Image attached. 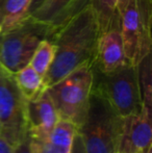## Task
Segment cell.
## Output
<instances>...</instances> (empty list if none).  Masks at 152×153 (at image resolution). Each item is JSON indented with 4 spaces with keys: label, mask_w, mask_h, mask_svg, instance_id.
Here are the masks:
<instances>
[{
    "label": "cell",
    "mask_w": 152,
    "mask_h": 153,
    "mask_svg": "<svg viewBox=\"0 0 152 153\" xmlns=\"http://www.w3.org/2000/svg\"><path fill=\"white\" fill-rule=\"evenodd\" d=\"M151 111L143 107L139 113L122 118L119 153H141L151 146Z\"/></svg>",
    "instance_id": "cell-8"
},
{
    "label": "cell",
    "mask_w": 152,
    "mask_h": 153,
    "mask_svg": "<svg viewBox=\"0 0 152 153\" xmlns=\"http://www.w3.org/2000/svg\"><path fill=\"white\" fill-rule=\"evenodd\" d=\"M26 99L20 92L14 74L0 73V126L1 135L16 147L27 134Z\"/></svg>",
    "instance_id": "cell-7"
},
{
    "label": "cell",
    "mask_w": 152,
    "mask_h": 153,
    "mask_svg": "<svg viewBox=\"0 0 152 153\" xmlns=\"http://www.w3.org/2000/svg\"><path fill=\"white\" fill-rule=\"evenodd\" d=\"M2 72H7V71H6L5 69H4L3 67H2V65L0 64V73H2Z\"/></svg>",
    "instance_id": "cell-24"
},
{
    "label": "cell",
    "mask_w": 152,
    "mask_h": 153,
    "mask_svg": "<svg viewBox=\"0 0 152 153\" xmlns=\"http://www.w3.org/2000/svg\"><path fill=\"white\" fill-rule=\"evenodd\" d=\"M122 118L105 98L92 91L85 122L77 129L87 153H117Z\"/></svg>",
    "instance_id": "cell-2"
},
{
    "label": "cell",
    "mask_w": 152,
    "mask_h": 153,
    "mask_svg": "<svg viewBox=\"0 0 152 153\" xmlns=\"http://www.w3.org/2000/svg\"><path fill=\"white\" fill-rule=\"evenodd\" d=\"M90 1L91 0H72V2L69 4V6L62 13L61 16L53 23V29L56 31V29H59L62 25L65 24L69 19H71L73 16H75L77 13H79L81 10H83L87 4H90Z\"/></svg>",
    "instance_id": "cell-18"
},
{
    "label": "cell",
    "mask_w": 152,
    "mask_h": 153,
    "mask_svg": "<svg viewBox=\"0 0 152 153\" xmlns=\"http://www.w3.org/2000/svg\"><path fill=\"white\" fill-rule=\"evenodd\" d=\"M141 153H152V146H150V147L147 148L145 151H143V152H141Z\"/></svg>",
    "instance_id": "cell-23"
},
{
    "label": "cell",
    "mask_w": 152,
    "mask_h": 153,
    "mask_svg": "<svg viewBox=\"0 0 152 153\" xmlns=\"http://www.w3.org/2000/svg\"><path fill=\"white\" fill-rule=\"evenodd\" d=\"M118 0H91L90 5L96 15L100 33L108 30L117 18Z\"/></svg>",
    "instance_id": "cell-16"
},
{
    "label": "cell",
    "mask_w": 152,
    "mask_h": 153,
    "mask_svg": "<svg viewBox=\"0 0 152 153\" xmlns=\"http://www.w3.org/2000/svg\"><path fill=\"white\" fill-rule=\"evenodd\" d=\"M15 153H31L30 151V137L27 133L25 137L15 147Z\"/></svg>",
    "instance_id": "cell-19"
},
{
    "label": "cell",
    "mask_w": 152,
    "mask_h": 153,
    "mask_svg": "<svg viewBox=\"0 0 152 153\" xmlns=\"http://www.w3.org/2000/svg\"><path fill=\"white\" fill-rule=\"evenodd\" d=\"M126 64L129 62L124 52L123 39L117 16L112 26L100 33L93 67L101 73H110Z\"/></svg>",
    "instance_id": "cell-9"
},
{
    "label": "cell",
    "mask_w": 152,
    "mask_h": 153,
    "mask_svg": "<svg viewBox=\"0 0 152 153\" xmlns=\"http://www.w3.org/2000/svg\"><path fill=\"white\" fill-rule=\"evenodd\" d=\"M76 133L73 124L59 120L52 132L44 140L30 139L31 153H71L72 143Z\"/></svg>",
    "instance_id": "cell-11"
},
{
    "label": "cell",
    "mask_w": 152,
    "mask_h": 153,
    "mask_svg": "<svg viewBox=\"0 0 152 153\" xmlns=\"http://www.w3.org/2000/svg\"><path fill=\"white\" fill-rule=\"evenodd\" d=\"M0 153H15V147H13L1 134H0Z\"/></svg>",
    "instance_id": "cell-21"
},
{
    "label": "cell",
    "mask_w": 152,
    "mask_h": 153,
    "mask_svg": "<svg viewBox=\"0 0 152 153\" xmlns=\"http://www.w3.org/2000/svg\"><path fill=\"white\" fill-rule=\"evenodd\" d=\"M14 78L26 101L36 99L46 90L43 76L29 64L15 73Z\"/></svg>",
    "instance_id": "cell-13"
},
{
    "label": "cell",
    "mask_w": 152,
    "mask_h": 153,
    "mask_svg": "<svg viewBox=\"0 0 152 153\" xmlns=\"http://www.w3.org/2000/svg\"><path fill=\"white\" fill-rule=\"evenodd\" d=\"M117 153H119V152H117Z\"/></svg>",
    "instance_id": "cell-27"
},
{
    "label": "cell",
    "mask_w": 152,
    "mask_h": 153,
    "mask_svg": "<svg viewBox=\"0 0 152 153\" xmlns=\"http://www.w3.org/2000/svg\"><path fill=\"white\" fill-rule=\"evenodd\" d=\"M55 45L49 39L42 41L33 52L29 65L43 77L49 70L55 55Z\"/></svg>",
    "instance_id": "cell-15"
},
{
    "label": "cell",
    "mask_w": 152,
    "mask_h": 153,
    "mask_svg": "<svg viewBox=\"0 0 152 153\" xmlns=\"http://www.w3.org/2000/svg\"><path fill=\"white\" fill-rule=\"evenodd\" d=\"M0 134H1V126H0Z\"/></svg>",
    "instance_id": "cell-25"
},
{
    "label": "cell",
    "mask_w": 152,
    "mask_h": 153,
    "mask_svg": "<svg viewBox=\"0 0 152 153\" xmlns=\"http://www.w3.org/2000/svg\"><path fill=\"white\" fill-rule=\"evenodd\" d=\"M93 85V65H85L47 88L59 120L73 124L76 130L87 117Z\"/></svg>",
    "instance_id": "cell-3"
},
{
    "label": "cell",
    "mask_w": 152,
    "mask_h": 153,
    "mask_svg": "<svg viewBox=\"0 0 152 153\" xmlns=\"http://www.w3.org/2000/svg\"><path fill=\"white\" fill-rule=\"evenodd\" d=\"M93 90L104 97L121 118L136 114L143 108L136 66L126 64L110 73L94 69Z\"/></svg>",
    "instance_id": "cell-6"
},
{
    "label": "cell",
    "mask_w": 152,
    "mask_h": 153,
    "mask_svg": "<svg viewBox=\"0 0 152 153\" xmlns=\"http://www.w3.org/2000/svg\"><path fill=\"white\" fill-rule=\"evenodd\" d=\"M99 36V25L90 4L56 29L51 38L56 48L54 59L43 77L46 89L79 67L94 65Z\"/></svg>",
    "instance_id": "cell-1"
},
{
    "label": "cell",
    "mask_w": 152,
    "mask_h": 153,
    "mask_svg": "<svg viewBox=\"0 0 152 153\" xmlns=\"http://www.w3.org/2000/svg\"><path fill=\"white\" fill-rule=\"evenodd\" d=\"M72 0H45L36 12L30 15L36 20L52 26L62 13L69 6ZM53 28V27H52Z\"/></svg>",
    "instance_id": "cell-17"
},
{
    "label": "cell",
    "mask_w": 152,
    "mask_h": 153,
    "mask_svg": "<svg viewBox=\"0 0 152 153\" xmlns=\"http://www.w3.org/2000/svg\"><path fill=\"white\" fill-rule=\"evenodd\" d=\"M31 0H0V27L5 31L29 16Z\"/></svg>",
    "instance_id": "cell-12"
},
{
    "label": "cell",
    "mask_w": 152,
    "mask_h": 153,
    "mask_svg": "<svg viewBox=\"0 0 152 153\" xmlns=\"http://www.w3.org/2000/svg\"><path fill=\"white\" fill-rule=\"evenodd\" d=\"M116 10L126 59L136 66L151 53V0H118Z\"/></svg>",
    "instance_id": "cell-4"
},
{
    "label": "cell",
    "mask_w": 152,
    "mask_h": 153,
    "mask_svg": "<svg viewBox=\"0 0 152 153\" xmlns=\"http://www.w3.org/2000/svg\"><path fill=\"white\" fill-rule=\"evenodd\" d=\"M71 153H87L85 149V145L83 142L81 140V137L79 135V133L76 131L75 135H74L73 143H72V149Z\"/></svg>",
    "instance_id": "cell-20"
},
{
    "label": "cell",
    "mask_w": 152,
    "mask_h": 153,
    "mask_svg": "<svg viewBox=\"0 0 152 153\" xmlns=\"http://www.w3.org/2000/svg\"><path fill=\"white\" fill-rule=\"evenodd\" d=\"M151 53L144 56L136 65L139 88L143 107L151 111L152 104V65Z\"/></svg>",
    "instance_id": "cell-14"
},
{
    "label": "cell",
    "mask_w": 152,
    "mask_h": 153,
    "mask_svg": "<svg viewBox=\"0 0 152 153\" xmlns=\"http://www.w3.org/2000/svg\"><path fill=\"white\" fill-rule=\"evenodd\" d=\"M44 1H45V0H31L30 7H29V16H30L33 12H36V10L40 7L41 4H42Z\"/></svg>",
    "instance_id": "cell-22"
},
{
    "label": "cell",
    "mask_w": 152,
    "mask_h": 153,
    "mask_svg": "<svg viewBox=\"0 0 152 153\" xmlns=\"http://www.w3.org/2000/svg\"><path fill=\"white\" fill-rule=\"evenodd\" d=\"M0 32H1V27H0Z\"/></svg>",
    "instance_id": "cell-26"
},
{
    "label": "cell",
    "mask_w": 152,
    "mask_h": 153,
    "mask_svg": "<svg viewBox=\"0 0 152 153\" xmlns=\"http://www.w3.org/2000/svg\"><path fill=\"white\" fill-rule=\"evenodd\" d=\"M59 121L47 89L26 104V130L31 140H44Z\"/></svg>",
    "instance_id": "cell-10"
},
{
    "label": "cell",
    "mask_w": 152,
    "mask_h": 153,
    "mask_svg": "<svg viewBox=\"0 0 152 153\" xmlns=\"http://www.w3.org/2000/svg\"><path fill=\"white\" fill-rule=\"evenodd\" d=\"M55 30L47 23L28 16L19 24L0 32V64L10 74L29 64L42 41L51 40Z\"/></svg>",
    "instance_id": "cell-5"
}]
</instances>
